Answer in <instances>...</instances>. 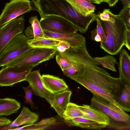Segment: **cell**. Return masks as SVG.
<instances>
[{
    "mask_svg": "<svg viewBox=\"0 0 130 130\" xmlns=\"http://www.w3.org/2000/svg\"><path fill=\"white\" fill-rule=\"evenodd\" d=\"M91 92L117 104L120 86L119 78L112 77L103 68L85 65L82 74L75 80Z\"/></svg>",
    "mask_w": 130,
    "mask_h": 130,
    "instance_id": "obj_1",
    "label": "cell"
},
{
    "mask_svg": "<svg viewBox=\"0 0 130 130\" xmlns=\"http://www.w3.org/2000/svg\"><path fill=\"white\" fill-rule=\"evenodd\" d=\"M31 2L40 17H62L75 26L82 33L86 32L89 25L98 17L93 13L86 17L81 15L66 0H32Z\"/></svg>",
    "mask_w": 130,
    "mask_h": 130,
    "instance_id": "obj_2",
    "label": "cell"
},
{
    "mask_svg": "<svg viewBox=\"0 0 130 130\" xmlns=\"http://www.w3.org/2000/svg\"><path fill=\"white\" fill-rule=\"evenodd\" d=\"M56 59L62 71L71 66L83 70L85 65L98 69L102 68L98 67L100 64L88 53L86 47V39L81 46H70L63 52L57 51Z\"/></svg>",
    "mask_w": 130,
    "mask_h": 130,
    "instance_id": "obj_3",
    "label": "cell"
},
{
    "mask_svg": "<svg viewBox=\"0 0 130 130\" xmlns=\"http://www.w3.org/2000/svg\"><path fill=\"white\" fill-rule=\"evenodd\" d=\"M102 22L106 39L105 42L100 44V47L110 55L116 54L125 45L126 26L117 15L113 14L111 21Z\"/></svg>",
    "mask_w": 130,
    "mask_h": 130,
    "instance_id": "obj_4",
    "label": "cell"
},
{
    "mask_svg": "<svg viewBox=\"0 0 130 130\" xmlns=\"http://www.w3.org/2000/svg\"><path fill=\"white\" fill-rule=\"evenodd\" d=\"M56 52V50L54 49L32 48L4 66H24L34 68L43 62L53 58Z\"/></svg>",
    "mask_w": 130,
    "mask_h": 130,
    "instance_id": "obj_5",
    "label": "cell"
},
{
    "mask_svg": "<svg viewBox=\"0 0 130 130\" xmlns=\"http://www.w3.org/2000/svg\"><path fill=\"white\" fill-rule=\"evenodd\" d=\"M30 38L23 33L10 41L0 52V66L7 63L32 48L27 43Z\"/></svg>",
    "mask_w": 130,
    "mask_h": 130,
    "instance_id": "obj_6",
    "label": "cell"
},
{
    "mask_svg": "<svg viewBox=\"0 0 130 130\" xmlns=\"http://www.w3.org/2000/svg\"><path fill=\"white\" fill-rule=\"evenodd\" d=\"M40 17L39 22L43 30L66 34L75 33L78 31L75 26L62 17L55 15Z\"/></svg>",
    "mask_w": 130,
    "mask_h": 130,
    "instance_id": "obj_7",
    "label": "cell"
},
{
    "mask_svg": "<svg viewBox=\"0 0 130 130\" xmlns=\"http://www.w3.org/2000/svg\"><path fill=\"white\" fill-rule=\"evenodd\" d=\"M33 68L24 66L3 67L0 71V86H12L24 81Z\"/></svg>",
    "mask_w": 130,
    "mask_h": 130,
    "instance_id": "obj_8",
    "label": "cell"
},
{
    "mask_svg": "<svg viewBox=\"0 0 130 130\" xmlns=\"http://www.w3.org/2000/svg\"><path fill=\"white\" fill-rule=\"evenodd\" d=\"M29 0H11L5 4L0 16V27L18 16L33 10Z\"/></svg>",
    "mask_w": 130,
    "mask_h": 130,
    "instance_id": "obj_9",
    "label": "cell"
},
{
    "mask_svg": "<svg viewBox=\"0 0 130 130\" xmlns=\"http://www.w3.org/2000/svg\"><path fill=\"white\" fill-rule=\"evenodd\" d=\"M25 21L22 16L10 21L0 27V52L12 39L23 33Z\"/></svg>",
    "mask_w": 130,
    "mask_h": 130,
    "instance_id": "obj_10",
    "label": "cell"
},
{
    "mask_svg": "<svg viewBox=\"0 0 130 130\" xmlns=\"http://www.w3.org/2000/svg\"><path fill=\"white\" fill-rule=\"evenodd\" d=\"M72 91L68 89L53 94L47 90L45 99L54 109L58 115L62 118L63 114L70 102Z\"/></svg>",
    "mask_w": 130,
    "mask_h": 130,
    "instance_id": "obj_11",
    "label": "cell"
},
{
    "mask_svg": "<svg viewBox=\"0 0 130 130\" xmlns=\"http://www.w3.org/2000/svg\"><path fill=\"white\" fill-rule=\"evenodd\" d=\"M111 113L108 127L117 130L130 128V115L117 104L111 102Z\"/></svg>",
    "mask_w": 130,
    "mask_h": 130,
    "instance_id": "obj_12",
    "label": "cell"
},
{
    "mask_svg": "<svg viewBox=\"0 0 130 130\" xmlns=\"http://www.w3.org/2000/svg\"><path fill=\"white\" fill-rule=\"evenodd\" d=\"M45 38L68 43L71 47L81 45L85 38L77 32L73 34H61L43 30Z\"/></svg>",
    "mask_w": 130,
    "mask_h": 130,
    "instance_id": "obj_13",
    "label": "cell"
},
{
    "mask_svg": "<svg viewBox=\"0 0 130 130\" xmlns=\"http://www.w3.org/2000/svg\"><path fill=\"white\" fill-rule=\"evenodd\" d=\"M42 78L44 87L51 93L54 94L68 89V86L64 81L58 77L43 74Z\"/></svg>",
    "mask_w": 130,
    "mask_h": 130,
    "instance_id": "obj_14",
    "label": "cell"
},
{
    "mask_svg": "<svg viewBox=\"0 0 130 130\" xmlns=\"http://www.w3.org/2000/svg\"><path fill=\"white\" fill-rule=\"evenodd\" d=\"M39 118L38 114L31 111L28 108L24 106L18 116L8 126L4 128L5 129L9 128L8 130H9L10 128L22 125L32 124L37 121Z\"/></svg>",
    "mask_w": 130,
    "mask_h": 130,
    "instance_id": "obj_15",
    "label": "cell"
},
{
    "mask_svg": "<svg viewBox=\"0 0 130 130\" xmlns=\"http://www.w3.org/2000/svg\"><path fill=\"white\" fill-rule=\"evenodd\" d=\"M78 106L84 115L83 118L95 121L105 125L107 127L109 125V117L101 111L87 105L83 104L82 106L78 105Z\"/></svg>",
    "mask_w": 130,
    "mask_h": 130,
    "instance_id": "obj_16",
    "label": "cell"
},
{
    "mask_svg": "<svg viewBox=\"0 0 130 130\" xmlns=\"http://www.w3.org/2000/svg\"><path fill=\"white\" fill-rule=\"evenodd\" d=\"M25 81L28 83L36 96L45 99L47 90L43 85L39 70L31 72Z\"/></svg>",
    "mask_w": 130,
    "mask_h": 130,
    "instance_id": "obj_17",
    "label": "cell"
},
{
    "mask_svg": "<svg viewBox=\"0 0 130 130\" xmlns=\"http://www.w3.org/2000/svg\"><path fill=\"white\" fill-rule=\"evenodd\" d=\"M116 101L117 104L124 111L130 112V85L121 79Z\"/></svg>",
    "mask_w": 130,
    "mask_h": 130,
    "instance_id": "obj_18",
    "label": "cell"
},
{
    "mask_svg": "<svg viewBox=\"0 0 130 130\" xmlns=\"http://www.w3.org/2000/svg\"><path fill=\"white\" fill-rule=\"evenodd\" d=\"M118 66L119 78L130 85V55L125 49L120 52Z\"/></svg>",
    "mask_w": 130,
    "mask_h": 130,
    "instance_id": "obj_19",
    "label": "cell"
},
{
    "mask_svg": "<svg viewBox=\"0 0 130 130\" xmlns=\"http://www.w3.org/2000/svg\"><path fill=\"white\" fill-rule=\"evenodd\" d=\"M64 121L69 126H76L88 129L99 130L107 127L105 125L83 117L75 118Z\"/></svg>",
    "mask_w": 130,
    "mask_h": 130,
    "instance_id": "obj_20",
    "label": "cell"
},
{
    "mask_svg": "<svg viewBox=\"0 0 130 130\" xmlns=\"http://www.w3.org/2000/svg\"><path fill=\"white\" fill-rule=\"evenodd\" d=\"M21 107L20 103L14 99L9 98L0 99V116L17 113Z\"/></svg>",
    "mask_w": 130,
    "mask_h": 130,
    "instance_id": "obj_21",
    "label": "cell"
},
{
    "mask_svg": "<svg viewBox=\"0 0 130 130\" xmlns=\"http://www.w3.org/2000/svg\"><path fill=\"white\" fill-rule=\"evenodd\" d=\"M80 14L85 17L93 13L95 6L90 0H66Z\"/></svg>",
    "mask_w": 130,
    "mask_h": 130,
    "instance_id": "obj_22",
    "label": "cell"
},
{
    "mask_svg": "<svg viewBox=\"0 0 130 130\" xmlns=\"http://www.w3.org/2000/svg\"><path fill=\"white\" fill-rule=\"evenodd\" d=\"M91 101L90 107L105 113L109 117L111 113V102L104 98L95 94Z\"/></svg>",
    "mask_w": 130,
    "mask_h": 130,
    "instance_id": "obj_23",
    "label": "cell"
},
{
    "mask_svg": "<svg viewBox=\"0 0 130 130\" xmlns=\"http://www.w3.org/2000/svg\"><path fill=\"white\" fill-rule=\"evenodd\" d=\"M57 119L54 117L43 119L39 122L31 125H25L22 127L10 130H42L51 128L57 123Z\"/></svg>",
    "mask_w": 130,
    "mask_h": 130,
    "instance_id": "obj_24",
    "label": "cell"
},
{
    "mask_svg": "<svg viewBox=\"0 0 130 130\" xmlns=\"http://www.w3.org/2000/svg\"><path fill=\"white\" fill-rule=\"evenodd\" d=\"M60 41L49 38H40L35 39H30L27 42L29 45L32 48L54 49Z\"/></svg>",
    "mask_w": 130,
    "mask_h": 130,
    "instance_id": "obj_25",
    "label": "cell"
},
{
    "mask_svg": "<svg viewBox=\"0 0 130 130\" xmlns=\"http://www.w3.org/2000/svg\"><path fill=\"white\" fill-rule=\"evenodd\" d=\"M84 115L78 108V105L70 102L67 105L63 114L62 118L64 120H69L75 118L83 117Z\"/></svg>",
    "mask_w": 130,
    "mask_h": 130,
    "instance_id": "obj_26",
    "label": "cell"
},
{
    "mask_svg": "<svg viewBox=\"0 0 130 130\" xmlns=\"http://www.w3.org/2000/svg\"><path fill=\"white\" fill-rule=\"evenodd\" d=\"M97 22L96 28L91 32V39L94 41L100 42V44L106 41V35L102 25L100 19L98 17L96 19Z\"/></svg>",
    "mask_w": 130,
    "mask_h": 130,
    "instance_id": "obj_27",
    "label": "cell"
},
{
    "mask_svg": "<svg viewBox=\"0 0 130 130\" xmlns=\"http://www.w3.org/2000/svg\"><path fill=\"white\" fill-rule=\"evenodd\" d=\"M94 59L104 67L116 72L115 65L117 63L116 59L111 55H106L102 57H96Z\"/></svg>",
    "mask_w": 130,
    "mask_h": 130,
    "instance_id": "obj_28",
    "label": "cell"
},
{
    "mask_svg": "<svg viewBox=\"0 0 130 130\" xmlns=\"http://www.w3.org/2000/svg\"><path fill=\"white\" fill-rule=\"evenodd\" d=\"M29 22L32 28L34 35V39H36L40 38H45L43 30L37 16L30 17L29 20Z\"/></svg>",
    "mask_w": 130,
    "mask_h": 130,
    "instance_id": "obj_29",
    "label": "cell"
},
{
    "mask_svg": "<svg viewBox=\"0 0 130 130\" xmlns=\"http://www.w3.org/2000/svg\"><path fill=\"white\" fill-rule=\"evenodd\" d=\"M129 8H124L117 15L126 26V29L130 31V15Z\"/></svg>",
    "mask_w": 130,
    "mask_h": 130,
    "instance_id": "obj_30",
    "label": "cell"
},
{
    "mask_svg": "<svg viewBox=\"0 0 130 130\" xmlns=\"http://www.w3.org/2000/svg\"><path fill=\"white\" fill-rule=\"evenodd\" d=\"M22 88L25 92V96L24 97L25 99L24 101L25 103L29 104L32 107H33L35 108L34 103L31 99L34 91L30 86L29 85L26 87L23 86Z\"/></svg>",
    "mask_w": 130,
    "mask_h": 130,
    "instance_id": "obj_31",
    "label": "cell"
},
{
    "mask_svg": "<svg viewBox=\"0 0 130 130\" xmlns=\"http://www.w3.org/2000/svg\"><path fill=\"white\" fill-rule=\"evenodd\" d=\"M113 14L109 9H105L97 16L102 21L110 22L113 19Z\"/></svg>",
    "mask_w": 130,
    "mask_h": 130,
    "instance_id": "obj_32",
    "label": "cell"
},
{
    "mask_svg": "<svg viewBox=\"0 0 130 130\" xmlns=\"http://www.w3.org/2000/svg\"><path fill=\"white\" fill-rule=\"evenodd\" d=\"M70 47V45L67 42L60 41L56 47V50L59 52H63Z\"/></svg>",
    "mask_w": 130,
    "mask_h": 130,
    "instance_id": "obj_33",
    "label": "cell"
},
{
    "mask_svg": "<svg viewBox=\"0 0 130 130\" xmlns=\"http://www.w3.org/2000/svg\"><path fill=\"white\" fill-rule=\"evenodd\" d=\"M124 45L129 50H130V31L127 29L126 30Z\"/></svg>",
    "mask_w": 130,
    "mask_h": 130,
    "instance_id": "obj_34",
    "label": "cell"
},
{
    "mask_svg": "<svg viewBox=\"0 0 130 130\" xmlns=\"http://www.w3.org/2000/svg\"><path fill=\"white\" fill-rule=\"evenodd\" d=\"M12 122L9 119L5 117H2L0 118V126L9 125Z\"/></svg>",
    "mask_w": 130,
    "mask_h": 130,
    "instance_id": "obj_35",
    "label": "cell"
},
{
    "mask_svg": "<svg viewBox=\"0 0 130 130\" xmlns=\"http://www.w3.org/2000/svg\"><path fill=\"white\" fill-rule=\"evenodd\" d=\"M121 1L123 5L124 8H128L130 1L128 0H121Z\"/></svg>",
    "mask_w": 130,
    "mask_h": 130,
    "instance_id": "obj_36",
    "label": "cell"
},
{
    "mask_svg": "<svg viewBox=\"0 0 130 130\" xmlns=\"http://www.w3.org/2000/svg\"><path fill=\"white\" fill-rule=\"evenodd\" d=\"M119 0H109L108 3L109 7H112L115 5Z\"/></svg>",
    "mask_w": 130,
    "mask_h": 130,
    "instance_id": "obj_37",
    "label": "cell"
},
{
    "mask_svg": "<svg viewBox=\"0 0 130 130\" xmlns=\"http://www.w3.org/2000/svg\"><path fill=\"white\" fill-rule=\"evenodd\" d=\"M91 2L97 4H100L102 2L101 0H90Z\"/></svg>",
    "mask_w": 130,
    "mask_h": 130,
    "instance_id": "obj_38",
    "label": "cell"
},
{
    "mask_svg": "<svg viewBox=\"0 0 130 130\" xmlns=\"http://www.w3.org/2000/svg\"><path fill=\"white\" fill-rule=\"evenodd\" d=\"M102 2H105L107 3H108L109 0H101Z\"/></svg>",
    "mask_w": 130,
    "mask_h": 130,
    "instance_id": "obj_39",
    "label": "cell"
},
{
    "mask_svg": "<svg viewBox=\"0 0 130 130\" xmlns=\"http://www.w3.org/2000/svg\"><path fill=\"white\" fill-rule=\"evenodd\" d=\"M128 8H129V9H130V3L129 5Z\"/></svg>",
    "mask_w": 130,
    "mask_h": 130,
    "instance_id": "obj_40",
    "label": "cell"
}]
</instances>
